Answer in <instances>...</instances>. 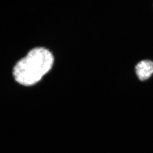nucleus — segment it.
Returning <instances> with one entry per match:
<instances>
[{
    "label": "nucleus",
    "instance_id": "obj_1",
    "mask_svg": "<svg viewBox=\"0 0 153 153\" xmlns=\"http://www.w3.org/2000/svg\"><path fill=\"white\" fill-rule=\"evenodd\" d=\"M53 62L54 57L48 49L34 48L14 66V78L22 85H34L50 70Z\"/></svg>",
    "mask_w": 153,
    "mask_h": 153
},
{
    "label": "nucleus",
    "instance_id": "obj_2",
    "mask_svg": "<svg viewBox=\"0 0 153 153\" xmlns=\"http://www.w3.org/2000/svg\"><path fill=\"white\" fill-rule=\"evenodd\" d=\"M135 68L139 79L145 81L153 74V62L149 60H141L137 64Z\"/></svg>",
    "mask_w": 153,
    "mask_h": 153
}]
</instances>
